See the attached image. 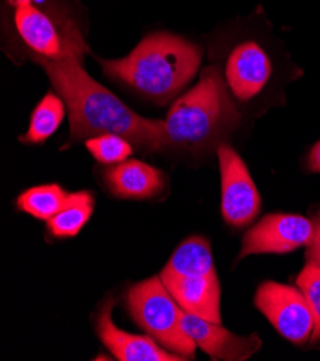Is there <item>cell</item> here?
Wrapping results in <instances>:
<instances>
[{"mask_svg":"<svg viewBox=\"0 0 320 361\" xmlns=\"http://www.w3.org/2000/svg\"><path fill=\"white\" fill-rule=\"evenodd\" d=\"M56 94L65 101L69 120V142L87 141L101 134L128 138L146 153L165 150L164 120H150L132 111L118 97L87 74L77 59L39 63Z\"/></svg>","mask_w":320,"mask_h":361,"instance_id":"6da1fadb","label":"cell"},{"mask_svg":"<svg viewBox=\"0 0 320 361\" xmlns=\"http://www.w3.org/2000/svg\"><path fill=\"white\" fill-rule=\"evenodd\" d=\"M201 58L197 45L181 36L158 32L146 36L125 58L96 61L106 77L165 104L196 77Z\"/></svg>","mask_w":320,"mask_h":361,"instance_id":"7a4b0ae2","label":"cell"},{"mask_svg":"<svg viewBox=\"0 0 320 361\" xmlns=\"http://www.w3.org/2000/svg\"><path fill=\"white\" fill-rule=\"evenodd\" d=\"M240 124V113L217 66L203 69L200 81L177 99L164 120L165 150L207 152Z\"/></svg>","mask_w":320,"mask_h":361,"instance_id":"3957f363","label":"cell"},{"mask_svg":"<svg viewBox=\"0 0 320 361\" xmlns=\"http://www.w3.org/2000/svg\"><path fill=\"white\" fill-rule=\"evenodd\" d=\"M160 278L186 312L222 324L220 282L207 239L193 236L184 240L161 271Z\"/></svg>","mask_w":320,"mask_h":361,"instance_id":"277c9868","label":"cell"},{"mask_svg":"<svg viewBox=\"0 0 320 361\" xmlns=\"http://www.w3.org/2000/svg\"><path fill=\"white\" fill-rule=\"evenodd\" d=\"M13 30L19 49L33 62L77 59L84 63L89 48L75 20L65 13L39 8L33 0L12 4Z\"/></svg>","mask_w":320,"mask_h":361,"instance_id":"5b68a950","label":"cell"},{"mask_svg":"<svg viewBox=\"0 0 320 361\" xmlns=\"http://www.w3.org/2000/svg\"><path fill=\"white\" fill-rule=\"evenodd\" d=\"M127 307L138 326L161 347L186 360L194 358L197 344L181 326L184 310L168 293L160 275L131 286Z\"/></svg>","mask_w":320,"mask_h":361,"instance_id":"8992f818","label":"cell"},{"mask_svg":"<svg viewBox=\"0 0 320 361\" xmlns=\"http://www.w3.org/2000/svg\"><path fill=\"white\" fill-rule=\"evenodd\" d=\"M259 311L293 344H305L314 330L312 310L299 288L273 281L263 282L255 297Z\"/></svg>","mask_w":320,"mask_h":361,"instance_id":"52a82bcc","label":"cell"},{"mask_svg":"<svg viewBox=\"0 0 320 361\" xmlns=\"http://www.w3.org/2000/svg\"><path fill=\"white\" fill-rule=\"evenodd\" d=\"M222 173V212L226 224L243 228L260 212V195L247 166L227 142L217 146Z\"/></svg>","mask_w":320,"mask_h":361,"instance_id":"ba28073f","label":"cell"},{"mask_svg":"<svg viewBox=\"0 0 320 361\" xmlns=\"http://www.w3.org/2000/svg\"><path fill=\"white\" fill-rule=\"evenodd\" d=\"M314 235V222L299 214H267L243 238L238 261L248 255L289 254L307 246Z\"/></svg>","mask_w":320,"mask_h":361,"instance_id":"9c48e42d","label":"cell"},{"mask_svg":"<svg viewBox=\"0 0 320 361\" xmlns=\"http://www.w3.org/2000/svg\"><path fill=\"white\" fill-rule=\"evenodd\" d=\"M181 326L186 334L215 360L244 361L262 348V340L257 334L236 336L222 327V324L204 319L198 315L183 314Z\"/></svg>","mask_w":320,"mask_h":361,"instance_id":"30bf717a","label":"cell"},{"mask_svg":"<svg viewBox=\"0 0 320 361\" xmlns=\"http://www.w3.org/2000/svg\"><path fill=\"white\" fill-rule=\"evenodd\" d=\"M273 72L266 51L253 41L237 45L226 63V85L240 102L256 98L267 85Z\"/></svg>","mask_w":320,"mask_h":361,"instance_id":"8fae6325","label":"cell"},{"mask_svg":"<svg viewBox=\"0 0 320 361\" xmlns=\"http://www.w3.org/2000/svg\"><path fill=\"white\" fill-rule=\"evenodd\" d=\"M114 302H108L98 317V336L103 345L120 361H180L186 360L164 347L153 337L134 336L118 329L111 317Z\"/></svg>","mask_w":320,"mask_h":361,"instance_id":"7c38bea8","label":"cell"},{"mask_svg":"<svg viewBox=\"0 0 320 361\" xmlns=\"http://www.w3.org/2000/svg\"><path fill=\"white\" fill-rule=\"evenodd\" d=\"M108 190L118 199L146 200L161 193L165 177L161 170L141 160H125L111 166L103 176Z\"/></svg>","mask_w":320,"mask_h":361,"instance_id":"4fadbf2b","label":"cell"},{"mask_svg":"<svg viewBox=\"0 0 320 361\" xmlns=\"http://www.w3.org/2000/svg\"><path fill=\"white\" fill-rule=\"evenodd\" d=\"M92 212V193L87 190L70 193L68 203L46 222L48 231L53 238H74L91 219Z\"/></svg>","mask_w":320,"mask_h":361,"instance_id":"5bb4252c","label":"cell"},{"mask_svg":"<svg viewBox=\"0 0 320 361\" xmlns=\"http://www.w3.org/2000/svg\"><path fill=\"white\" fill-rule=\"evenodd\" d=\"M66 113V105L60 95L56 92H48L34 106L30 116L29 128L22 137H19V140L27 144L45 142L56 133Z\"/></svg>","mask_w":320,"mask_h":361,"instance_id":"9a60e30c","label":"cell"},{"mask_svg":"<svg viewBox=\"0 0 320 361\" xmlns=\"http://www.w3.org/2000/svg\"><path fill=\"white\" fill-rule=\"evenodd\" d=\"M69 197L70 193L59 185H45L23 192L18 197V206L33 218L48 222L68 203Z\"/></svg>","mask_w":320,"mask_h":361,"instance_id":"2e32d148","label":"cell"},{"mask_svg":"<svg viewBox=\"0 0 320 361\" xmlns=\"http://www.w3.org/2000/svg\"><path fill=\"white\" fill-rule=\"evenodd\" d=\"M85 146L98 163L108 166L125 161L135 149L128 138L111 133L88 138Z\"/></svg>","mask_w":320,"mask_h":361,"instance_id":"e0dca14e","label":"cell"},{"mask_svg":"<svg viewBox=\"0 0 320 361\" xmlns=\"http://www.w3.org/2000/svg\"><path fill=\"white\" fill-rule=\"evenodd\" d=\"M297 288L303 293L313 318H314V330L310 337L312 343L320 340V268L312 264H306L296 279Z\"/></svg>","mask_w":320,"mask_h":361,"instance_id":"ac0fdd59","label":"cell"},{"mask_svg":"<svg viewBox=\"0 0 320 361\" xmlns=\"http://www.w3.org/2000/svg\"><path fill=\"white\" fill-rule=\"evenodd\" d=\"M306 247V262L320 268V221L314 222V235Z\"/></svg>","mask_w":320,"mask_h":361,"instance_id":"d6986e66","label":"cell"},{"mask_svg":"<svg viewBox=\"0 0 320 361\" xmlns=\"http://www.w3.org/2000/svg\"><path fill=\"white\" fill-rule=\"evenodd\" d=\"M307 169L313 173H320V141H317L310 150L307 159Z\"/></svg>","mask_w":320,"mask_h":361,"instance_id":"ffe728a7","label":"cell"}]
</instances>
